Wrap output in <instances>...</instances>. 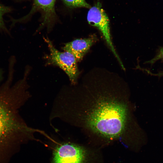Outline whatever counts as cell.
I'll return each mask as SVG.
<instances>
[{"label":"cell","instance_id":"6da1fadb","mask_svg":"<svg viewBox=\"0 0 163 163\" xmlns=\"http://www.w3.org/2000/svg\"><path fill=\"white\" fill-rule=\"evenodd\" d=\"M88 78L62 86L54 99L53 118L106 138L118 137L133 124L127 86Z\"/></svg>","mask_w":163,"mask_h":163},{"label":"cell","instance_id":"7a4b0ae2","mask_svg":"<svg viewBox=\"0 0 163 163\" xmlns=\"http://www.w3.org/2000/svg\"><path fill=\"white\" fill-rule=\"evenodd\" d=\"M11 78L0 86V163H9L22 145L42 132L29 126L19 114L31 97L27 78L12 85Z\"/></svg>","mask_w":163,"mask_h":163},{"label":"cell","instance_id":"3957f363","mask_svg":"<svg viewBox=\"0 0 163 163\" xmlns=\"http://www.w3.org/2000/svg\"><path fill=\"white\" fill-rule=\"evenodd\" d=\"M43 38L50 51L49 55L46 56V64L59 67L68 76L70 85H77L80 72L78 68L77 62L74 56L68 52H62L59 51L55 47L48 38Z\"/></svg>","mask_w":163,"mask_h":163},{"label":"cell","instance_id":"277c9868","mask_svg":"<svg viewBox=\"0 0 163 163\" xmlns=\"http://www.w3.org/2000/svg\"><path fill=\"white\" fill-rule=\"evenodd\" d=\"M87 21L92 26L96 27L102 34L108 46L118 61L121 66H124L113 46L110 32V21L105 11L102 8L101 4L97 2L90 8L87 14Z\"/></svg>","mask_w":163,"mask_h":163},{"label":"cell","instance_id":"5b68a950","mask_svg":"<svg viewBox=\"0 0 163 163\" xmlns=\"http://www.w3.org/2000/svg\"><path fill=\"white\" fill-rule=\"evenodd\" d=\"M59 144L54 149L52 163H86L88 154L83 147L69 142Z\"/></svg>","mask_w":163,"mask_h":163},{"label":"cell","instance_id":"8992f818","mask_svg":"<svg viewBox=\"0 0 163 163\" xmlns=\"http://www.w3.org/2000/svg\"><path fill=\"white\" fill-rule=\"evenodd\" d=\"M56 0H34L31 10L29 13L21 18L14 20V22H20L25 20L37 11L42 13L43 21L38 30L46 26L48 30L53 27L56 19L55 5Z\"/></svg>","mask_w":163,"mask_h":163},{"label":"cell","instance_id":"52a82bcc","mask_svg":"<svg viewBox=\"0 0 163 163\" xmlns=\"http://www.w3.org/2000/svg\"><path fill=\"white\" fill-rule=\"evenodd\" d=\"M97 40L94 35L86 38L77 39L66 43L63 50L72 54L77 62L81 61Z\"/></svg>","mask_w":163,"mask_h":163},{"label":"cell","instance_id":"ba28073f","mask_svg":"<svg viewBox=\"0 0 163 163\" xmlns=\"http://www.w3.org/2000/svg\"><path fill=\"white\" fill-rule=\"evenodd\" d=\"M65 5L70 8L84 7L90 8L91 6L85 0H62Z\"/></svg>","mask_w":163,"mask_h":163},{"label":"cell","instance_id":"9c48e42d","mask_svg":"<svg viewBox=\"0 0 163 163\" xmlns=\"http://www.w3.org/2000/svg\"><path fill=\"white\" fill-rule=\"evenodd\" d=\"M11 8L0 3V28L4 27V23L3 20V16L5 14L10 12Z\"/></svg>","mask_w":163,"mask_h":163},{"label":"cell","instance_id":"30bf717a","mask_svg":"<svg viewBox=\"0 0 163 163\" xmlns=\"http://www.w3.org/2000/svg\"><path fill=\"white\" fill-rule=\"evenodd\" d=\"M158 60L163 61V47H160L155 56L146 62L152 65Z\"/></svg>","mask_w":163,"mask_h":163},{"label":"cell","instance_id":"8fae6325","mask_svg":"<svg viewBox=\"0 0 163 163\" xmlns=\"http://www.w3.org/2000/svg\"><path fill=\"white\" fill-rule=\"evenodd\" d=\"M2 78V74L1 72L0 71V81H1Z\"/></svg>","mask_w":163,"mask_h":163}]
</instances>
